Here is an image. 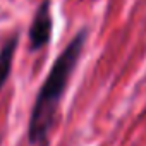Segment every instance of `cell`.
Wrapping results in <instances>:
<instances>
[{"mask_svg": "<svg viewBox=\"0 0 146 146\" xmlns=\"http://www.w3.org/2000/svg\"><path fill=\"white\" fill-rule=\"evenodd\" d=\"M17 43H19V35H12L11 38H7L2 46H0V90L4 88L9 74H11V69H12V58H14V53H16V48H17Z\"/></svg>", "mask_w": 146, "mask_h": 146, "instance_id": "3957f363", "label": "cell"}, {"mask_svg": "<svg viewBox=\"0 0 146 146\" xmlns=\"http://www.w3.org/2000/svg\"><path fill=\"white\" fill-rule=\"evenodd\" d=\"M52 28L53 24H52V12H50V0H43L33 17L31 28H29L31 50H38L50 41Z\"/></svg>", "mask_w": 146, "mask_h": 146, "instance_id": "7a4b0ae2", "label": "cell"}, {"mask_svg": "<svg viewBox=\"0 0 146 146\" xmlns=\"http://www.w3.org/2000/svg\"><path fill=\"white\" fill-rule=\"evenodd\" d=\"M84 43H86V29H81L57 57L43 86L40 88L36 102L31 110L29 127H28V137L33 146H46L48 132L55 120L57 105L67 88L72 72L76 69Z\"/></svg>", "mask_w": 146, "mask_h": 146, "instance_id": "6da1fadb", "label": "cell"}]
</instances>
